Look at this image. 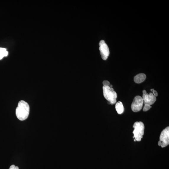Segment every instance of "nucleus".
Returning a JSON list of instances; mask_svg holds the SVG:
<instances>
[{"instance_id":"1","label":"nucleus","mask_w":169,"mask_h":169,"mask_svg":"<svg viewBox=\"0 0 169 169\" xmlns=\"http://www.w3.org/2000/svg\"><path fill=\"white\" fill-rule=\"evenodd\" d=\"M30 113V107L28 104L22 100L20 101L16 109V115L17 118L20 121L27 119Z\"/></svg>"},{"instance_id":"2","label":"nucleus","mask_w":169,"mask_h":169,"mask_svg":"<svg viewBox=\"0 0 169 169\" xmlns=\"http://www.w3.org/2000/svg\"><path fill=\"white\" fill-rule=\"evenodd\" d=\"M103 90L104 96L109 104L113 105L117 102V93L113 87L103 86Z\"/></svg>"},{"instance_id":"3","label":"nucleus","mask_w":169,"mask_h":169,"mask_svg":"<svg viewBox=\"0 0 169 169\" xmlns=\"http://www.w3.org/2000/svg\"><path fill=\"white\" fill-rule=\"evenodd\" d=\"M133 127L134 128L133 132V134H134L133 138H135L136 141H141L144 134V124L141 121L136 122L134 124Z\"/></svg>"},{"instance_id":"4","label":"nucleus","mask_w":169,"mask_h":169,"mask_svg":"<svg viewBox=\"0 0 169 169\" xmlns=\"http://www.w3.org/2000/svg\"><path fill=\"white\" fill-rule=\"evenodd\" d=\"M169 144V128L167 127L162 132L158 145L162 147H165Z\"/></svg>"},{"instance_id":"5","label":"nucleus","mask_w":169,"mask_h":169,"mask_svg":"<svg viewBox=\"0 0 169 169\" xmlns=\"http://www.w3.org/2000/svg\"><path fill=\"white\" fill-rule=\"evenodd\" d=\"M144 103L142 97L139 96L135 97L131 104L132 110L134 112L139 111L143 106Z\"/></svg>"},{"instance_id":"6","label":"nucleus","mask_w":169,"mask_h":169,"mask_svg":"<svg viewBox=\"0 0 169 169\" xmlns=\"http://www.w3.org/2000/svg\"><path fill=\"white\" fill-rule=\"evenodd\" d=\"M99 50L102 58L106 60L109 55L110 51L108 46L104 40H101L99 43Z\"/></svg>"},{"instance_id":"7","label":"nucleus","mask_w":169,"mask_h":169,"mask_svg":"<svg viewBox=\"0 0 169 169\" xmlns=\"http://www.w3.org/2000/svg\"><path fill=\"white\" fill-rule=\"evenodd\" d=\"M142 92H143V96L142 98L145 105L148 104L151 105L154 103L156 101V98L152 93H150L149 94H147L145 90H143Z\"/></svg>"},{"instance_id":"8","label":"nucleus","mask_w":169,"mask_h":169,"mask_svg":"<svg viewBox=\"0 0 169 169\" xmlns=\"http://www.w3.org/2000/svg\"><path fill=\"white\" fill-rule=\"evenodd\" d=\"M146 75L144 73H140L136 75L134 78V81L136 83H140L145 81Z\"/></svg>"},{"instance_id":"9","label":"nucleus","mask_w":169,"mask_h":169,"mask_svg":"<svg viewBox=\"0 0 169 169\" xmlns=\"http://www.w3.org/2000/svg\"><path fill=\"white\" fill-rule=\"evenodd\" d=\"M115 108L118 114H121L124 112V108L122 103L121 102L119 101L116 103Z\"/></svg>"},{"instance_id":"10","label":"nucleus","mask_w":169,"mask_h":169,"mask_svg":"<svg viewBox=\"0 0 169 169\" xmlns=\"http://www.w3.org/2000/svg\"><path fill=\"white\" fill-rule=\"evenodd\" d=\"M8 52L6 48L0 47V60L2 59L4 57L7 56Z\"/></svg>"},{"instance_id":"11","label":"nucleus","mask_w":169,"mask_h":169,"mask_svg":"<svg viewBox=\"0 0 169 169\" xmlns=\"http://www.w3.org/2000/svg\"><path fill=\"white\" fill-rule=\"evenodd\" d=\"M151 108V105L148 104H145L143 108V111L144 112L147 111L149 110Z\"/></svg>"},{"instance_id":"12","label":"nucleus","mask_w":169,"mask_h":169,"mask_svg":"<svg viewBox=\"0 0 169 169\" xmlns=\"http://www.w3.org/2000/svg\"><path fill=\"white\" fill-rule=\"evenodd\" d=\"M103 84L104 86H109L110 85L109 82L107 80L104 81L103 82Z\"/></svg>"},{"instance_id":"13","label":"nucleus","mask_w":169,"mask_h":169,"mask_svg":"<svg viewBox=\"0 0 169 169\" xmlns=\"http://www.w3.org/2000/svg\"><path fill=\"white\" fill-rule=\"evenodd\" d=\"M9 169H19L18 166H15L14 165H12L10 166Z\"/></svg>"},{"instance_id":"14","label":"nucleus","mask_w":169,"mask_h":169,"mask_svg":"<svg viewBox=\"0 0 169 169\" xmlns=\"http://www.w3.org/2000/svg\"><path fill=\"white\" fill-rule=\"evenodd\" d=\"M152 91L153 92L152 93L153 94H154V95L156 97L158 96V93L157 92L156 90H155L154 89H152Z\"/></svg>"},{"instance_id":"15","label":"nucleus","mask_w":169,"mask_h":169,"mask_svg":"<svg viewBox=\"0 0 169 169\" xmlns=\"http://www.w3.org/2000/svg\"><path fill=\"white\" fill-rule=\"evenodd\" d=\"M134 141H136V140L135 139L134 140Z\"/></svg>"}]
</instances>
